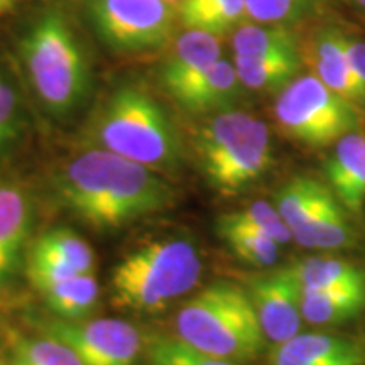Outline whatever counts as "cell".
Instances as JSON below:
<instances>
[{
	"label": "cell",
	"instance_id": "32",
	"mask_svg": "<svg viewBox=\"0 0 365 365\" xmlns=\"http://www.w3.org/2000/svg\"><path fill=\"white\" fill-rule=\"evenodd\" d=\"M12 7L11 2H7V0H0V14H4L6 11H9V9Z\"/></svg>",
	"mask_w": 365,
	"mask_h": 365
},
{
	"label": "cell",
	"instance_id": "16",
	"mask_svg": "<svg viewBox=\"0 0 365 365\" xmlns=\"http://www.w3.org/2000/svg\"><path fill=\"white\" fill-rule=\"evenodd\" d=\"M33 225V203L16 182H0V284L16 267Z\"/></svg>",
	"mask_w": 365,
	"mask_h": 365
},
{
	"label": "cell",
	"instance_id": "15",
	"mask_svg": "<svg viewBox=\"0 0 365 365\" xmlns=\"http://www.w3.org/2000/svg\"><path fill=\"white\" fill-rule=\"evenodd\" d=\"M242 85L234 63L220 59L202 76L173 95V100L186 112L202 113L230 110L240 97Z\"/></svg>",
	"mask_w": 365,
	"mask_h": 365
},
{
	"label": "cell",
	"instance_id": "14",
	"mask_svg": "<svg viewBox=\"0 0 365 365\" xmlns=\"http://www.w3.org/2000/svg\"><path fill=\"white\" fill-rule=\"evenodd\" d=\"M220 59L222 46L217 36L202 31H186L176 39L175 48L161 68L163 88L173 97Z\"/></svg>",
	"mask_w": 365,
	"mask_h": 365
},
{
	"label": "cell",
	"instance_id": "8",
	"mask_svg": "<svg viewBox=\"0 0 365 365\" xmlns=\"http://www.w3.org/2000/svg\"><path fill=\"white\" fill-rule=\"evenodd\" d=\"M274 207L293 239L307 249L335 250L355 244L345 208L331 188L312 176H294L274 195Z\"/></svg>",
	"mask_w": 365,
	"mask_h": 365
},
{
	"label": "cell",
	"instance_id": "6",
	"mask_svg": "<svg viewBox=\"0 0 365 365\" xmlns=\"http://www.w3.org/2000/svg\"><path fill=\"white\" fill-rule=\"evenodd\" d=\"M195 150L208 185L223 195L247 188L272 164L267 125L244 110H223L205 122Z\"/></svg>",
	"mask_w": 365,
	"mask_h": 365
},
{
	"label": "cell",
	"instance_id": "31",
	"mask_svg": "<svg viewBox=\"0 0 365 365\" xmlns=\"http://www.w3.org/2000/svg\"><path fill=\"white\" fill-rule=\"evenodd\" d=\"M341 39H344L345 53L346 58H349L350 66H352L355 76H357V80L365 91V41L355 39L352 36L345 34Z\"/></svg>",
	"mask_w": 365,
	"mask_h": 365
},
{
	"label": "cell",
	"instance_id": "1",
	"mask_svg": "<svg viewBox=\"0 0 365 365\" xmlns=\"http://www.w3.org/2000/svg\"><path fill=\"white\" fill-rule=\"evenodd\" d=\"M63 205L95 228H118L171 207L175 191L144 164L93 148L56 176Z\"/></svg>",
	"mask_w": 365,
	"mask_h": 365
},
{
	"label": "cell",
	"instance_id": "28",
	"mask_svg": "<svg viewBox=\"0 0 365 365\" xmlns=\"http://www.w3.org/2000/svg\"><path fill=\"white\" fill-rule=\"evenodd\" d=\"M148 365H235L196 349L180 336H158L150 341Z\"/></svg>",
	"mask_w": 365,
	"mask_h": 365
},
{
	"label": "cell",
	"instance_id": "30",
	"mask_svg": "<svg viewBox=\"0 0 365 365\" xmlns=\"http://www.w3.org/2000/svg\"><path fill=\"white\" fill-rule=\"evenodd\" d=\"M230 215L237 218V220L249 223V225L262 230L264 234H267L279 245L289 244L291 239H293L289 228H287L284 220H282L277 208L267 202H254L245 210L232 212Z\"/></svg>",
	"mask_w": 365,
	"mask_h": 365
},
{
	"label": "cell",
	"instance_id": "17",
	"mask_svg": "<svg viewBox=\"0 0 365 365\" xmlns=\"http://www.w3.org/2000/svg\"><path fill=\"white\" fill-rule=\"evenodd\" d=\"M341 38L344 33L336 29L323 31L318 36L314 46L317 76L335 93L350 100L357 107H364L365 91L350 66Z\"/></svg>",
	"mask_w": 365,
	"mask_h": 365
},
{
	"label": "cell",
	"instance_id": "20",
	"mask_svg": "<svg viewBox=\"0 0 365 365\" xmlns=\"http://www.w3.org/2000/svg\"><path fill=\"white\" fill-rule=\"evenodd\" d=\"M301 291H331L365 286V269L336 257H307L289 266Z\"/></svg>",
	"mask_w": 365,
	"mask_h": 365
},
{
	"label": "cell",
	"instance_id": "4",
	"mask_svg": "<svg viewBox=\"0 0 365 365\" xmlns=\"http://www.w3.org/2000/svg\"><path fill=\"white\" fill-rule=\"evenodd\" d=\"M91 143L150 170H170L181 159L178 134L148 91L127 85L107 98L91 124Z\"/></svg>",
	"mask_w": 365,
	"mask_h": 365
},
{
	"label": "cell",
	"instance_id": "10",
	"mask_svg": "<svg viewBox=\"0 0 365 365\" xmlns=\"http://www.w3.org/2000/svg\"><path fill=\"white\" fill-rule=\"evenodd\" d=\"M43 331L70 345L83 365H135L143 350L139 330L117 318L54 319Z\"/></svg>",
	"mask_w": 365,
	"mask_h": 365
},
{
	"label": "cell",
	"instance_id": "12",
	"mask_svg": "<svg viewBox=\"0 0 365 365\" xmlns=\"http://www.w3.org/2000/svg\"><path fill=\"white\" fill-rule=\"evenodd\" d=\"M269 365H365V341L331 333H298L274 344Z\"/></svg>",
	"mask_w": 365,
	"mask_h": 365
},
{
	"label": "cell",
	"instance_id": "13",
	"mask_svg": "<svg viewBox=\"0 0 365 365\" xmlns=\"http://www.w3.org/2000/svg\"><path fill=\"white\" fill-rule=\"evenodd\" d=\"M330 188L345 212H362L365 202V135L357 130L339 139L325 164Z\"/></svg>",
	"mask_w": 365,
	"mask_h": 365
},
{
	"label": "cell",
	"instance_id": "2",
	"mask_svg": "<svg viewBox=\"0 0 365 365\" xmlns=\"http://www.w3.org/2000/svg\"><path fill=\"white\" fill-rule=\"evenodd\" d=\"M176 331L205 354L234 364L257 359L267 341L247 289L228 281L212 282L186 301Z\"/></svg>",
	"mask_w": 365,
	"mask_h": 365
},
{
	"label": "cell",
	"instance_id": "21",
	"mask_svg": "<svg viewBox=\"0 0 365 365\" xmlns=\"http://www.w3.org/2000/svg\"><path fill=\"white\" fill-rule=\"evenodd\" d=\"M234 66L245 88L259 91H281L301 70L299 51L277 53L271 56H234Z\"/></svg>",
	"mask_w": 365,
	"mask_h": 365
},
{
	"label": "cell",
	"instance_id": "23",
	"mask_svg": "<svg viewBox=\"0 0 365 365\" xmlns=\"http://www.w3.org/2000/svg\"><path fill=\"white\" fill-rule=\"evenodd\" d=\"M49 309L61 319H83L97 308L100 286L93 272L78 274L43 291Z\"/></svg>",
	"mask_w": 365,
	"mask_h": 365
},
{
	"label": "cell",
	"instance_id": "35",
	"mask_svg": "<svg viewBox=\"0 0 365 365\" xmlns=\"http://www.w3.org/2000/svg\"><path fill=\"white\" fill-rule=\"evenodd\" d=\"M168 2H171V4H173V6H178V4H180V2H181V0H168Z\"/></svg>",
	"mask_w": 365,
	"mask_h": 365
},
{
	"label": "cell",
	"instance_id": "36",
	"mask_svg": "<svg viewBox=\"0 0 365 365\" xmlns=\"http://www.w3.org/2000/svg\"><path fill=\"white\" fill-rule=\"evenodd\" d=\"M4 76V71H2V68H0V78H2Z\"/></svg>",
	"mask_w": 365,
	"mask_h": 365
},
{
	"label": "cell",
	"instance_id": "9",
	"mask_svg": "<svg viewBox=\"0 0 365 365\" xmlns=\"http://www.w3.org/2000/svg\"><path fill=\"white\" fill-rule=\"evenodd\" d=\"M88 14L103 43L120 53L166 46L178 17L168 0H88Z\"/></svg>",
	"mask_w": 365,
	"mask_h": 365
},
{
	"label": "cell",
	"instance_id": "24",
	"mask_svg": "<svg viewBox=\"0 0 365 365\" xmlns=\"http://www.w3.org/2000/svg\"><path fill=\"white\" fill-rule=\"evenodd\" d=\"M298 38L289 26L279 24H242L234 33L235 56H271L277 53H294Z\"/></svg>",
	"mask_w": 365,
	"mask_h": 365
},
{
	"label": "cell",
	"instance_id": "3",
	"mask_svg": "<svg viewBox=\"0 0 365 365\" xmlns=\"http://www.w3.org/2000/svg\"><path fill=\"white\" fill-rule=\"evenodd\" d=\"M27 78L46 110L66 117L85 102L90 65L75 31L58 11H48L21 38Z\"/></svg>",
	"mask_w": 365,
	"mask_h": 365
},
{
	"label": "cell",
	"instance_id": "22",
	"mask_svg": "<svg viewBox=\"0 0 365 365\" xmlns=\"http://www.w3.org/2000/svg\"><path fill=\"white\" fill-rule=\"evenodd\" d=\"M217 234L242 262L250 266L271 267L279 257L281 245L276 240L259 228L237 220L230 213L217 218Z\"/></svg>",
	"mask_w": 365,
	"mask_h": 365
},
{
	"label": "cell",
	"instance_id": "26",
	"mask_svg": "<svg viewBox=\"0 0 365 365\" xmlns=\"http://www.w3.org/2000/svg\"><path fill=\"white\" fill-rule=\"evenodd\" d=\"M11 365H83L75 350L56 336L19 339L11 352Z\"/></svg>",
	"mask_w": 365,
	"mask_h": 365
},
{
	"label": "cell",
	"instance_id": "19",
	"mask_svg": "<svg viewBox=\"0 0 365 365\" xmlns=\"http://www.w3.org/2000/svg\"><path fill=\"white\" fill-rule=\"evenodd\" d=\"M176 11L186 31H202L217 38L247 19L245 0H181Z\"/></svg>",
	"mask_w": 365,
	"mask_h": 365
},
{
	"label": "cell",
	"instance_id": "33",
	"mask_svg": "<svg viewBox=\"0 0 365 365\" xmlns=\"http://www.w3.org/2000/svg\"><path fill=\"white\" fill-rule=\"evenodd\" d=\"M0 365H11V360H9V359H4V357H0Z\"/></svg>",
	"mask_w": 365,
	"mask_h": 365
},
{
	"label": "cell",
	"instance_id": "27",
	"mask_svg": "<svg viewBox=\"0 0 365 365\" xmlns=\"http://www.w3.org/2000/svg\"><path fill=\"white\" fill-rule=\"evenodd\" d=\"M325 0H245L247 19L257 24L291 26L312 16Z\"/></svg>",
	"mask_w": 365,
	"mask_h": 365
},
{
	"label": "cell",
	"instance_id": "7",
	"mask_svg": "<svg viewBox=\"0 0 365 365\" xmlns=\"http://www.w3.org/2000/svg\"><path fill=\"white\" fill-rule=\"evenodd\" d=\"M287 137L309 148H327L359 129V107L328 88L317 75L296 76L279 91L274 107Z\"/></svg>",
	"mask_w": 365,
	"mask_h": 365
},
{
	"label": "cell",
	"instance_id": "11",
	"mask_svg": "<svg viewBox=\"0 0 365 365\" xmlns=\"http://www.w3.org/2000/svg\"><path fill=\"white\" fill-rule=\"evenodd\" d=\"M266 340L281 344L293 339L301 330V287L289 271V266L277 271L252 276L247 282Z\"/></svg>",
	"mask_w": 365,
	"mask_h": 365
},
{
	"label": "cell",
	"instance_id": "25",
	"mask_svg": "<svg viewBox=\"0 0 365 365\" xmlns=\"http://www.w3.org/2000/svg\"><path fill=\"white\" fill-rule=\"evenodd\" d=\"M31 249L61 259L80 274L93 272V250L83 237H80L70 228H53V230L46 232L34 242Z\"/></svg>",
	"mask_w": 365,
	"mask_h": 365
},
{
	"label": "cell",
	"instance_id": "29",
	"mask_svg": "<svg viewBox=\"0 0 365 365\" xmlns=\"http://www.w3.org/2000/svg\"><path fill=\"white\" fill-rule=\"evenodd\" d=\"M22 129V103L16 83L0 78V154L11 148Z\"/></svg>",
	"mask_w": 365,
	"mask_h": 365
},
{
	"label": "cell",
	"instance_id": "34",
	"mask_svg": "<svg viewBox=\"0 0 365 365\" xmlns=\"http://www.w3.org/2000/svg\"><path fill=\"white\" fill-rule=\"evenodd\" d=\"M355 4H357V6H360V7H365V0H354Z\"/></svg>",
	"mask_w": 365,
	"mask_h": 365
},
{
	"label": "cell",
	"instance_id": "18",
	"mask_svg": "<svg viewBox=\"0 0 365 365\" xmlns=\"http://www.w3.org/2000/svg\"><path fill=\"white\" fill-rule=\"evenodd\" d=\"M301 317L318 327L341 325L365 309V286L331 291H301Z\"/></svg>",
	"mask_w": 365,
	"mask_h": 365
},
{
	"label": "cell",
	"instance_id": "5",
	"mask_svg": "<svg viewBox=\"0 0 365 365\" xmlns=\"http://www.w3.org/2000/svg\"><path fill=\"white\" fill-rule=\"evenodd\" d=\"M203 261L190 240L159 239L132 250L113 267L112 296L118 308L159 313L198 284Z\"/></svg>",
	"mask_w": 365,
	"mask_h": 365
}]
</instances>
